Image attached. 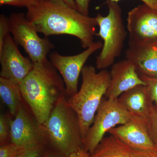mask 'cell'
<instances>
[{"instance_id": "6da1fadb", "label": "cell", "mask_w": 157, "mask_h": 157, "mask_svg": "<svg viewBox=\"0 0 157 157\" xmlns=\"http://www.w3.org/2000/svg\"><path fill=\"white\" fill-rule=\"evenodd\" d=\"M37 32L45 36L67 35L80 40L82 48L94 42L98 26L96 17L81 14L63 0H41L28 8L25 15Z\"/></svg>"}, {"instance_id": "7a4b0ae2", "label": "cell", "mask_w": 157, "mask_h": 157, "mask_svg": "<svg viewBox=\"0 0 157 157\" xmlns=\"http://www.w3.org/2000/svg\"><path fill=\"white\" fill-rule=\"evenodd\" d=\"M19 86L23 98L40 124L48 119L59 98L66 94L63 78L48 59L33 64Z\"/></svg>"}, {"instance_id": "3957f363", "label": "cell", "mask_w": 157, "mask_h": 157, "mask_svg": "<svg viewBox=\"0 0 157 157\" xmlns=\"http://www.w3.org/2000/svg\"><path fill=\"white\" fill-rule=\"evenodd\" d=\"M81 75L80 89L67 101L77 114L83 140L106 94L110 76V72L106 69L97 73L95 68L90 65H85Z\"/></svg>"}, {"instance_id": "277c9868", "label": "cell", "mask_w": 157, "mask_h": 157, "mask_svg": "<svg viewBox=\"0 0 157 157\" xmlns=\"http://www.w3.org/2000/svg\"><path fill=\"white\" fill-rule=\"evenodd\" d=\"M46 137L62 156L67 157L82 147L83 139L78 117L61 96L43 124Z\"/></svg>"}, {"instance_id": "5b68a950", "label": "cell", "mask_w": 157, "mask_h": 157, "mask_svg": "<svg viewBox=\"0 0 157 157\" xmlns=\"http://www.w3.org/2000/svg\"><path fill=\"white\" fill-rule=\"evenodd\" d=\"M106 4L107 15L99 14L96 17L99 28L97 36L101 37L103 42L101 52L96 58V67L101 70L112 66L120 56L128 35L118 3L107 0Z\"/></svg>"}, {"instance_id": "8992f818", "label": "cell", "mask_w": 157, "mask_h": 157, "mask_svg": "<svg viewBox=\"0 0 157 157\" xmlns=\"http://www.w3.org/2000/svg\"><path fill=\"white\" fill-rule=\"evenodd\" d=\"M132 118L117 99L103 98L92 124L83 139L82 148L90 154L92 153L106 133L116 126L126 123Z\"/></svg>"}, {"instance_id": "52a82bcc", "label": "cell", "mask_w": 157, "mask_h": 157, "mask_svg": "<svg viewBox=\"0 0 157 157\" xmlns=\"http://www.w3.org/2000/svg\"><path fill=\"white\" fill-rule=\"evenodd\" d=\"M10 33L17 45L22 46L33 64L45 61L54 45L47 38H42L34 25L22 13H13L9 17Z\"/></svg>"}, {"instance_id": "ba28073f", "label": "cell", "mask_w": 157, "mask_h": 157, "mask_svg": "<svg viewBox=\"0 0 157 157\" xmlns=\"http://www.w3.org/2000/svg\"><path fill=\"white\" fill-rule=\"evenodd\" d=\"M103 42H95L84 51L73 56L61 55L56 52L49 55V61L61 75L66 94L72 96L78 92V78L85 64L90 56L102 49Z\"/></svg>"}, {"instance_id": "9c48e42d", "label": "cell", "mask_w": 157, "mask_h": 157, "mask_svg": "<svg viewBox=\"0 0 157 157\" xmlns=\"http://www.w3.org/2000/svg\"><path fill=\"white\" fill-rule=\"evenodd\" d=\"M11 143L25 149L42 147L47 138L42 124L35 122L21 105L15 118L9 120Z\"/></svg>"}, {"instance_id": "30bf717a", "label": "cell", "mask_w": 157, "mask_h": 157, "mask_svg": "<svg viewBox=\"0 0 157 157\" xmlns=\"http://www.w3.org/2000/svg\"><path fill=\"white\" fill-rule=\"evenodd\" d=\"M0 77L19 85L33 67L30 59L21 53L13 37L8 34L0 49Z\"/></svg>"}, {"instance_id": "8fae6325", "label": "cell", "mask_w": 157, "mask_h": 157, "mask_svg": "<svg viewBox=\"0 0 157 157\" xmlns=\"http://www.w3.org/2000/svg\"><path fill=\"white\" fill-rule=\"evenodd\" d=\"M127 22L129 42L143 43L157 40V11L145 4L129 11Z\"/></svg>"}, {"instance_id": "7c38bea8", "label": "cell", "mask_w": 157, "mask_h": 157, "mask_svg": "<svg viewBox=\"0 0 157 157\" xmlns=\"http://www.w3.org/2000/svg\"><path fill=\"white\" fill-rule=\"evenodd\" d=\"M110 79L105 97L117 99L124 93L139 85L146 86L135 65L127 59L114 63L110 72Z\"/></svg>"}, {"instance_id": "4fadbf2b", "label": "cell", "mask_w": 157, "mask_h": 157, "mask_svg": "<svg viewBox=\"0 0 157 157\" xmlns=\"http://www.w3.org/2000/svg\"><path fill=\"white\" fill-rule=\"evenodd\" d=\"M125 58L134 64L139 75L157 78V40L143 43L129 42Z\"/></svg>"}, {"instance_id": "5bb4252c", "label": "cell", "mask_w": 157, "mask_h": 157, "mask_svg": "<svg viewBox=\"0 0 157 157\" xmlns=\"http://www.w3.org/2000/svg\"><path fill=\"white\" fill-rule=\"evenodd\" d=\"M108 133L132 149L157 151L145 124L134 118L126 124L110 129Z\"/></svg>"}, {"instance_id": "9a60e30c", "label": "cell", "mask_w": 157, "mask_h": 157, "mask_svg": "<svg viewBox=\"0 0 157 157\" xmlns=\"http://www.w3.org/2000/svg\"><path fill=\"white\" fill-rule=\"evenodd\" d=\"M117 99L132 117L146 124L154 106L146 86H135L122 94Z\"/></svg>"}, {"instance_id": "2e32d148", "label": "cell", "mask_w": 157, "mask_h": 157, "mask_svg": "<svg viewBox=\"0 0 157 157\" xmlns=\"http://www.w3.org/2000/svg\"><path fill=\"white\" fill-rule=\"evenodd\" d=\"M90 157H133V149L110 135L102 139Z\"/></svg>"}, {"instance_id": "e0dca14e", "label": "cell", "mask_w": 157, "mask_h": 157, "mask_svg": "<svg viewBox=\"0 0 157 157\" xmlns=\"http://www.w3.org/2000/svg\"><path fill=\"white\" fill-rule=\"evenodd\" d=\"M0 97L11 115L15 116L22 105L19 85L0 77Z\"/></svg>"}, {"instance_id": "ac0fdd59", "label": "cell", "mask_w": 157, "mask_h": 157, "mask_svg": "<svg viewBox=\"0 0 157 157\" xmlns=\"http://www.w3.org/2000/svg\"><path fill=\"white\" fill-rule=\"evenodd\" d=\"M149 134L157 147V106H154L146 124Z\"/></svg>"}, {"instance_id": "d6986e66", "label": "cell", "mask_w": 157, "mask_h": 157, "mask_svg": "<svg viewBox=\"0 0 157 157\" xmlns=\"http://www.w3.org/2000/svg\"><path fill=\"white\" fill-rule=\"evenodd\" d=\"M10 118L6 116H0V143L1 146L7 144L10 138Z\"/></svg>"}, {"instance_id": "ffe728a7", "label": "cell", "mask_w": 157, "mask_h": 157, "mask_svg": "<svg viewBox=\"0 0 157 157\" xmlns=\"http://www.w3.org/2000/svg\"><path fill=\"white\" fill-rule=\"evenodd\" d=\"M24 149L11 142L7 144L1 146L0 157H18Z\"/></svg>"}, {"instance_id": "44dd1931", "label": "cell", "mask_w": 157, "mask_h": 157, "mask_svg": "<svg viewBox=\"0 0 157 157\" xmlns=\"http://www.w3.org/2000/svg\"><path fill=\"white\" fill-rule=\"evenodd\" d=\"M145 82L151 101L157 104V78H151L146 76L139 75Z\"/></svg>"}, {"instance_id": "7402d4cb", "label": "cell", "mask_w": 157, "mask_h": 157, "mask_svg": "<svg viewBox=\"0 0 157 157\" xmlns=\"http://www.w3.org/2000/svg\"><path fill=\"white\" fill-rule=\"evenodd\" d=\"M41 0H0L1 6H10L25 7L27 9L36 5Z\"/></svg>"}, {"instance_id": "603a6c76", "label": "cell", "mask_w": 157, "mask_h": 157, "mask_svg": "<svg viewBox=\"0 0 157 157\" xmlns=\"http://www.w3.org/2000/svg\"><path fill=\"white\" fill-rule=\"evenodd\" d=\"M10 33L9 17L2 14L0 16V49L2 47L6 37Z\"/></svg>"}, {"instance_id": "cb8c5ba5", "label": "cell", "mask_w": 157, "mask_h": 157, "mask_svg": "<svg viewBox=\"0 0 157 157\" xmlns=\"http://www.w3.org/2000/svg\"><path fill=\"white\" fill-rule=\"evenodd\" d=\"M77 10L81 14L89 15V6L90 0H74Z\"/></svg>"}, {"instance_id": "d4e9b609", "label": "cell", "mask_w": 157, "mask_h": 157, "mask_svg": "<svg viewBox=\"0 0 157 157\" xmlns=\"http://www.w3.org/2000/svg\"><path fill=\"white\" fill-rule=\"evenodd\" d=\"M42 147L29 149H24L18 157H39Z\"/></svg>"}, {"instance_id": "484cf974", "label": "cell", "mask_w": 157, "mask_h": 157, "mask_svg": "<svg viewBox=\"0 0 157 157\" xmlns=\"http://www.w3.org/2000/svg\"><path fill=\"white\" fill-rule=\"evenodd\" d=\"M133 157H157V151L133 149Z\"/></svg>"}, {"instance_id": "4316f807", "label": "cell", "mask_w": 157, "mask_h": 157, "mask_svg": "<svg viewBox=\"0 0 157 157\" xmlns=\"http://www.w3.org/2000/svg\"><path fill=\"white\" fill-rule=\"evenodd\" d=\"M113 2H118L121 0H111ZM143 4H145L150 8L157 11V0H140Z\"/></svg>"}, {"instance_id": "83f0119b", "label": "cell", "mask_w": 157, "mask_h": 157, "mask_svg": "<svg viewBox=\"0 0 157 157\" xmlns=\"http://www.w3.org/2000/svg\"><path fill=\"white\" fill-rule=\"evenodd\" d=\"M63 1L71 8L77 10L76 3L74 0H63Z\"/></svg>"}, {"instance_id": "f1b7e54d", "label": "cell", "mask_w": 157, "mask_h": 157, "mask_svg": "<svg viewBox=\"0 0 157 157\" xmlns=\"http://www.w3.org/2000/svg\"><path fill=\"white\" fill-rule=\"evenodd\" d=\"M80 153H81V157H90V154L85 150L83 148L80 149Z\"/></svg>"}, {"instance_id": "f546056e", "label": "cell", "mask_w": 157, "mask_h": 157, "mask_svg": "<svg viewBox=\"0 0 157 157\" xmlns=\"http://www.w3.org/2000/svg\"><path fill=\"white\" fill-rule=\"evenodd\" d=\"M81 157V153H80V150L78 151L75 152L71 154L67 157Z\"/></svg>"}, {"instance_id": "4dcf8cb0", "label": "cell", "mask_w": 157, "mask_h": 157, "mask_svg": "<svg viewBox=\"0 0 157 157\" xmlns=\"http://www.w3.org/2000/svg\"><path fill=\"white\" fill-rule=\"evenodd\" d=\"M45 157H59L58 156L55 155H47V156H46ZM62 157H66L63 156Z\"/></svg>"}]
</instances>
